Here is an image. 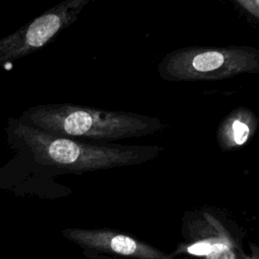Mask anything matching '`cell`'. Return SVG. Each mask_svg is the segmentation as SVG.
<instances>
[{
    "label": "cell",
    "mask_w": 259,
    "mask_h": 259,
    "mask_svg": "<svg viewBox=\"0 0 259 259\" xmlns=\"http://www.w3.org/2000/svg\"><path fill=\"white\" fill-rule=\"evenodd\" d=\"M6 143L12 158L0 167V189L16 195L59 198L72 191L54 179L115 167L141 164L156 155L148 146L82 141L52 134L9 116Z\"/></svg>",
    "instance_id": "obj_1"
},
{
    "label": "cell",
    "mask_w": 259,
    "mask_h": 259,
    "mask_svg": "<svg viewBox=\"0 0 259 259\" xmlns=\"http://www.w3.org/2000/svg\"><path fill=\"white\" fill-rule=\"evenodd\" d=\"M19 118L52 134L82 141L110 143L148 135L156 119L139 113L73 103H47L24 109Z\"/></svg>",
    "instance_id": "obj_2"
},
{
    "label": "cell",
    "mask_w": 259,
    "mask_h": 259,
    "mask_svg": "<svg viewBox=\"0 0 259 259\" xmlns=\"http://www.w3.org/2000/svg\"><path fill=\"white\" fill-rule=\"evenodd\" d=\"M61 235L76 244L87 258H157L161 254L136 237L110 228H66Z\"/></svg>",
    "instance_id": "obj_3"
},
{
    "label": "cell",
    "mask_w": 259,
    "mask_h": 259,
    "mask_svg": "<svg viewBox=\"0 0 259 259\" xmlns=\"http://www.w3.org/2000/svg\"><path fill=\"white\" fill-rule=\"evenodd\" d=\"M62 19L55 13H48L31 22L26 28V35L37 50L47 45L61 29Z\"/></svg>",
    "instance_id": "obj_4"
},
{
    "label": "cell",
    "mask_w": 259,
    "mask_h": 259,
    "mask_svg": "<svg viewBox=\"0 0 259 259\" xmlns=\"http://www.w3.org/2000/svg\"><path fill=\"white\" fill-rule=\"evenodd\" d=\"M225 62V56L218 51H207L196 55L193 58L192 66L200 72L212 71L220 68Z\"/></svg>",
    "instance_id": "obj_5"
},
{
    "label": "cell",
    "mask_w": 259,
    "mask_h": 259,
    "mask_svg": "<svg viewBox=\"0 0 259 259\" xmlns=\"http://www.w3.org/2000/svg\"><path fill=\"white\" fill-rule=\"evenodd\" d=\"M234 140L238 145H243L249 136V127L240 120H235L233 123Z\"/></svg>",
    "instance_id": "obj_6"
},
{
    "label": "cell",
    "mask_w": 259,
    "mask_h": 259,
    "mask_svg": "<svg viewBox=\"0 0 259 259\" xmlns=\"http://www.w3.org/2000/svg\"><path fill=\"white\" fill-rule=\"evenodd\" d=\"M238 6L259 19V0H232Z\"/></svg>",
    "instance_id": "obj_7"
},
{
    "label": "cell",
    "mask_w": 259,
    "mask_h": 259,
    "mask_svg": "<svg viewBox=\"0 0 259 259\" xmlns=\"http://www.w3.org/2000/svg\"><path fill=\"white\" fill-rule=\"evenodd\" d=\"M211 250H212V246L209 245L208 243H204V242H199V243L193 244V245L189 246L187 249L188 253L193 254V255H198V256L208 255L211 253Z\"/></svg>",
    "instance_id": "obj_8"
}]
</instances>
